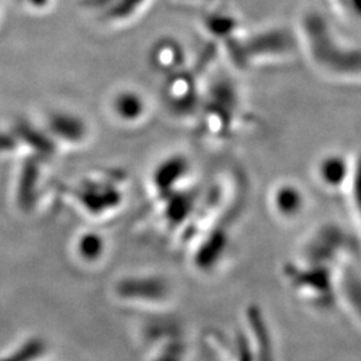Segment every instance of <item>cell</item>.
Segmentation results:
<instances>
[{
  "label": "cell",
  "instance_id": "6da1fadb",
  "mask_svg": "<svg viewBox=\"0 0 361 361\" xmlns=\"http://www.w3.org/2000/svg\"><path fill=\"white\" fill-rule=\"evenodd\" d=\"M149 0H85L89 11L109 26H122L141 15Z\"/></svg>",
  "mask_w": 361,
  "mask_h": 361
},
{
  "label": "cell",
  "instance_id": "7a4b0ae2",
  "mask_svg": "<svg viewBox=\"0 0 361 361\" xmlns=\"http://www.w3.org/2000/svg\"><path fill=\"white\" fill-rule=\"evenodd\" d=\"M185 59L183 47L180 42L173 39H162L161 42H157L150 52V63L155 70L170 75L180 73V66Z\"/></svg>",
  "mask_w": 361,
  "mask_h": 361
},
{
  "label": "cell",
  "instance_id": "277c9868",
  "mask_svg": "<svg viewBox=\"0 0 361 361\" xmlns=\"http://www.w3.org/2000/svg\"><path fill=\"white\" fill-rule=\"evenodd\" d=\"M22 1L32 10H44L52 3V0H22Z\"/></svg>",
  "mask_w": 361,
  "mask_h": 361
},
{
  "label": "cell",
  "instance_id": "3957f363",
  "mask_svg": "<svg viewBox=\"0 0 361 361\" xmlns=\"http://www.w3.org/2000/svg\"><path fill=\"white\" fill-rule=\"evenodd\" d=\"M111 106L116 116L122 119L131 121L143 116L146 110V99L140 91L134 89H122L114 94Z\"/></svg>",
  "mask_w": 361,
  "mask_h": 361
}]
</instances>
